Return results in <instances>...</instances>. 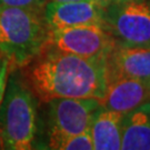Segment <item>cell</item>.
<instances>
[{
  "label": "cell",
  "mask_w": 150,
  "mask_h": 150,
  "mask_svg": "<svg viewBox=\"0 0 150 150\" xmlns=\"http://www.w3.org/2000/svg\"><path fill=\"white\" fill-rule=\"evenodd\" d=\"M39 101L57 98H92L101 102L108 87L106 59H89L51 46L19 69Z\"/></svg>",
  "instance_id": "1"
},
{
  "label": "cell",
  "mask_w": 150,
  "mask_h": 150,
  "mask_svg": "<svg viewBox=\"0 0 150 150\" xmlns=\"http://www.w3.org/2000/svg\"><path fill=\"white\" fill-rule=\"evenodd\" d=\"M49 32L43 9L0 8V54L10 71L22 68L42 50Z\"/></svg>",
  "instance_id": "2"
},
{
  "label": "cell",
  "mask_w": 150,
  "mask_h": 150,
  "mask_svg": "<svg viewBox=\"0 0 150 150\" xmlns=\"http://www.w3.org/2000/svg\"><path fill=\"white\" fill-rule=\"evenodd\" d=\"M37 98L23 81L19 69L8 75L0 102V134L2 149L29 150L37 134Z\"/></svg>",
  "instance_id": "3"
},
{
  "label": "cell",
  "mask_w": 150,
  "mask_h": 150,
  "mask_svg": "<svg viewBox=\"0 0 150 150\" xmlns=\"http://www.w3.org/2000/svg\"><path fill=\"white\" fill-rule=\"evenodd\" d=\"M102 28L117 45L150 48V0H97Z\"/></svg>",
  "instance_id": "4"
},
{
  "label": "cell",
  "mask_w": 150,
  "mask_h": 150,
  "mask_svg": "<svg viewBox=\"0 0 150 150\" xmlns=\"http://www.w3.org/2000/svg\"><path fill=\"white\" fill-rule=\"evenodd\" d=\"M48 105V148L56 150L68 138L88 131L102 107L92 98H57Z\"/></svg>",
  "instance_id": "5"
},
{
  "label": "cell",
  "mask_w": 150,
  "mask_h": 150,
  "mask_svg": "<svg viewBox=\"0 0 150 150\" xmlns=\"http://www.w3.org/2000/svg\"><path fill=\"white\" fill-rule=\"evenodd\" d=\"M46 45L83 58L106 59L116 41L100 26H80L50 30Z\"/></svg>",
  "instance_id": "6"
},
{
  "label": "cell",
  "mask_w": 150,
  "mask_h": 150,
  "mask_svg": "<svg viewBox=\"0 0 150 150\" xmlns=\"http://www.w3.org/2000/svg\"><path fill=\"white\" fill-rule=\"evenodd\" d=\"M43 16L50 30L80 26L102 27V8L97 0L76 2L48 1L43 8Z\"/></svg>",
  "instance_id": "7"
},
{
  "label": "cell",
  "mask_w": 150,
  "mask_h": 150,
  "mask_svg": "<svg viewBox=\"0 0 150 150\" xmlns=\"http://www.w3.org/2000/svg\"><path fill=\"white\" fill-rule=\"evenodd\" d=\"M108 83L128 78L150 85V48L123 47L116 43L106 58Z\"/></svg>",
  "instance_id": "8"
},
{
  "label": "cell",
  "mask_w": 150,
  "mask_h": 150,
  "mask_svg": "<svg viewBox=\"0 0 150 150\" xmlns=\"http://www.w3.org/2000/svg\"><path fill=\"white\" fill-rule=\"evenodd\" d=\"M147 101H150L149 83L137 79L121 78L108 83L101 106L125 115Z\"/></svg>",
  "instance_id": "9"
},
{
  "label": "cell",
  "mask_w": 150,
  "mask_h": 150,
  "mask_svg": "<svg viewBox=\"0 0 150 150\" xmlns=\"http://www.w3.org/2000/svg\"><path fill=\"white\" fill-rule=\"evenodd\" d=\"M123 113L101 107L93 117L90 134L95 150H119L122 140Z\"/></svg>",
  "instance_id": "10"
},
{
  "label": "cell",
  "mask_w": 150,
  "mask_h": 150,
  "mask_svg": "<svg viewBox=\"0 0 150 150\" xmlns=\"http://www.w3.org/2000/svg\"><path fill=\"white\" fill-rule=\"evenodd\" d=\"M121 149L150 150V101L125 113Z\"/></svg>",
  "instance_id": "11"
},
{
  "label": "cell",
  "mask_w": 150,
  "mask_h": 150,
  "mask_svg": "<svg viewBox=\"0 0 150 150\" xmlns=\"http://www.w3.org/2000/svg\"><path fill=\"white\" fill-rule=\"evenodd\" d=\"M59 150H93L90 130L68 138Z\"/></svg>",
  "instance_id": "12"
},
{
  "label": "cell",
  "mask_w": 150,
  "mask_h": 150,
  "mask_svg": "<svg viewBox=\"0 0 150 150\" xmlns=\"http://www.w3.org/2000/svg\"><path fill=\"white\" fill-rule=\"evenodd\" d=\"M48 0H0V8L2 7H21L43 9Z\"/></svg>",
  "instance_id": "13"
},
{
  "label": "cell",
  "mask_w": 150,
  "mask_h": 150,
  "mask_svg": "<svg viewBox=\"0 0 150 150\" xmlns=\"http://www.w3.org/2000/svg\"><path fill=\"white\" fill-rule=\"evenodd\" d=\"M9 72H10V68H9L8 61L0 54V102L2 100V97H4V93H5L6 85H7V79H8Z\"/></svg>",
  "instance_id": "14"
},
{
  "label": "cell",
  "mask_w": 150,
  "mask_h": 150,
  "mask_svg": "<svg viewBox=\"0 0 150 150\" xmlns=\"http://www.w3.org/2000/svg\"><path fill=\"white\" fill-rule=\"evenodd\" d=\"M48 1H56V2H76V1H93V0H48Z\"/></svg>",
  "instance_id": "15"
},
{
  "label": "cell",
  "mask_w": 150,
  "mask_h": 150,
  "mask_svg": "<svg viewBox=\"0 0 150 150\" xmlns=\"http://www.w3.org/2000/svg\"><path fill=\"white\" fill-rule=\"evenodd\" d=\"M0 149H2V140H1V134H0Z\"/></svg>",
  "instance_id": "16"
}]
</instances>
